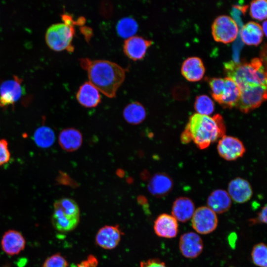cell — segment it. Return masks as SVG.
Instances as JSON below:
<instances>
[{"instance_id": "cell-1", "label": "cell", "mask_w": 267, "mask_h": 267, "mask_svg": "<svg viewBox=\"0 0 267 267\" xmlns=\"http://www.w3.org/2000/svg\"><path fill=\"white\" fill-rule=\"evenodd\" d=\"M82 68L88 73L89 82L106 96L113 98L124 82L126 70L108 60L88 58L80 59Z\"/></svg>"}, {"instance_id": "cell-2", "label": "cell", "mask_w": 267, "mask_h": 267, "mask_svg": "<svg viewBox=\"0 0 267 267\" xmlns=\"http://www.w3.org/2000/svg\"><path fill=\"white\" fill-rule=\"evenodd\" d=\"M185 128L191 139L200 149H204L225 135V126L222 116L213 117L195 113L191 116Z\"/></svg>"}, {"instance_id": "cell-3", "label": "cell", "mask_w": 267, "mask_h": 267, "mask_svg": "<svg viewBox=\"0 0 267 267\" xmlns=\"http://www.w3.org/2000/svg\"><path fill=\"white\" fill-rule=\"evenodd\" d=\"M224 70L240 89L249 85L267 86V73L262 61L258 58L249 62L229 61L224 63Z\"/></svg>"}, {"instance_id": "cell-4", "label": "cell", "mask_w": 267, "mask_h": 267, "mask_svg": "<svg viewBox=\"0 0 267 267\" xmlns=\"http://www.w3.org/2000/svg\"><path fill=\"white\" fill-rule=\"evenodd\" d=\"M51 221L53 227L60 232H69L75 229L80 221V209L72 199L63 198L53 205Z\"/></svg>"}, {"instance_id": "cell-5", "label": "cell", "mask_w": 267, "mask_h": 267, "mask_svg": "<svg viewBox=\"0 0 267 267\" xmlns=\"http://www.w3.org/2000/svg\"><path fill=\"white\" fill-rule=\"evenodd\" d=\"M213 98L222 107H235L240 95V89L229 77L214 78L209 81Z\"/></svg>"}, {"instance_id": "cell-6", "label": "cell", "mask_w": 267, "mask_h": 267, "mask_svg": "<svg viewBox=\"0 0 267 267\" xmlns=\"http://www.w3.org/2000/svg\"><path fill=\"white\" fill-rule=\"evenodd\" d=\"M74 34V25L65 22L54 24L46 30L45 42L48 47L54 51H73L72 42Z\"/></svg>"}, {"instance_id": "cell-7", "label": "cell", "mask_w": 267, "mask_h": 267, "mask_svg": "<svg viewBox=\"0 0 267 267\" xmlns=\"http://www.w3.org/2000/svg\"><path fill=\"white\" fill-rule=\"evenodd\" d=\"M266 98L267 86L249 85L240 89V95L235 107L247 113L259 107Z\"/></svg>"}, {"instance_id": "cell-8", "label": "cell", "mask_w": 267, "mask_h": 267, "mask_svg": "<svg viewBox=\"0 0 267 267\" xmlns=\"http://www.w3.org/2000/svg\"><path fill=\"white\" fill-rule=\"evenodd\" d=\"M238 31L236 22L228 15L219 16L212 26V33L214 40L224 44L233 42L236 38Z\"/></svg>"}, {"instance_id": "cell-9", "label": "cell", "mask_w": 267, "mask_h": 267, "mask_svg": "<svg viewBox=\"0 0 267 267\" xmlns=\"http://www.w3.org/2000/svg\"><path fill=\"white\" fill-rule=\"evenodd\" d=\"M193 228L201 234H207L214 231L218 223L217 214L207 206L197 208L191 218Z\"/></svg>"}, {"instance_id": "cell-10", "label": "cell", "mask_w": 267, "mask_h": 267, "mask_svg": "<svg viewBox=\"0 0 267 267\" xmlns=\"http://www.w3.org/2000/svg\"><path fill=\"white\" fill-rule=\"evenodd\" d=\"M217 150L220 156L227 161H233L242 157L246 151L245 147L240 139L226 135L220 139Z\"/></svg>"}, {"instance_id": "cell-11", "label": "cell", "mask_w": 267, "mask_h": 267, "mask_svg": "<svg viewBox=\"0 0 267 267\" xmlns=\"http://www.w3.org/2000/svg\"><path fill=\"white\" fill-rule=\"evenodd\" d=\"M203 243L200 236L194 232L182 234L179 241V249L182 256L188 259L199 256L203 250Z\"/></svg>"}, {"instance_id": "cell-12", "label": "cell", "mask_w": 267, "mask_h": 267, "mask_svg": "<svg viewBox=\"0 0 267 267\" xmlns=\"http://www.w3.org/2000/svg\"><path fill=\"white\" fill-rule=\"evenodd\" d=\"M21 80L14 76L0 85V106H7L16 102L23 92Z\"/></svg>"}, {"instance_id": "cell-13", "label": "cell", "mask_w": 267, "mask_h": 267, "mask_svg": "<svg viewBox=\"0 0 267 267\" xmlns=\"http://www.w3.org/2000/svg\"><path fill=\"white\" fill-rule=\"evenodd\" d=\"M122 234L118 225H105L97 231L95 241L101 248L111 250L119 244Z\"/></svg>"}, {"instance_id": "cell-14", "label": "cell", "mask_w": 267, "mask_h": 267, "mask_svg": "<svg viewBox=\"0 0 267 267\" xmlns=\"http://www.w3.org/2000/svg\"><path fill=\"white\" fill-rule=\"evenodd\" d=\"M152 44L151 40L141 37L134 36L124 42L123 49L125 54L133 60L142 59L148 47Z\"/></svg>"}, {"instance_id": "cell-15", "label": "cell", "mask_w": 267, "mask_h": 267, "mask_svg": "<svg viewBox=\"0 0 267 267\" xmlns=\"http://www.w3.org/2000/svg\"><path fill=\"white\" fill-rule=\"evenodd\" d=\"M227 193L231 199L234 202L243 203L251 199L253 190L247 180L241 178H236L229 182Z\"/></svg>"}, {"instance_id": "cell-16", "label": "cell", "mask_w": 267, "mask_h": 267, "mask_svg": "<svg viewBox=\"0 0 267 267\" xmlns=\"http://www.w3.org/2000/svg\"><path fill=\"white\" fill-rule=\"evenodd\" d=\"M178 223L172 216L166 213L160 215L154 223V230L157 235L166 238L175 237L178 233Z\"/></svg>"}, {"instance_id": "cell-17", "label": "cell", "mask_w": 267, "mask_h": 267, "mask_svg": "<svg viewBox=\"0 0 267 267\" xmlns=\"http://www.w3.org/2000/svg\"><path fill=\"white\" fill-rule=\"evenodd\" d=\"M26 241L22 234L15 230H8L2 236L1 246L2 250L7 255L18 254L24 249Z\"/></svg>"}, {"instance_id": "cell-18", "label": "cell", "mask_w": 267, "mask_h": 267, "mask_svg": "<svg viewBox=\"0 0 267 267\" xmlns=\"http://www.w3.org/2000/svg\"><path fill=\"white\" fill-rule=\"evenodd\" d=\"M173 187V180L168 175L158 173L154 175L150 179L148 189L153 196L161 197L168 194Z\"/></svg>"}, {"instance_id": "cell-19", "label": "cell", "mask_w": 267, "mask_h": 267, "mask_svg": "<svg viewBox=\"0 0 267 267\" xmlns=\"http://www.w3.org/2000/svg\"><path fill=\"white\" fill-rule=\"evenodd\" d=\"M181 74L188 81L196 82L202 79L205 72L202 60L197 57H190L185 59L181 66Z\"/></svg>"}, {"instance_id": "cell-20", "label": "cell", "mask_w": 267, "mask_h": 267, "mask_svg": "<svg viewBox=\"0 0 267 267\" xmlns=\"http://www.w3.org/2000/svg\"><path fill=\"white\" fill-rule=\"evenodd\" d=\"M78 101L86 107H94L101 101L99 91L89 81L82 85L76 94Z\"/></svg>"}, {"instance_id": "cell-21", "label": "cell", "mask_w": 267, "mask_h": 267, "mask_svg": "<svg viewBox=\"0 0 267 267\" xmlns=\"http://www.w3.org/2000/svg\"><path fill=\"white\" fill-rule=\"evenodd\" d=\"M195 210L194 203L190 198L180 197L173 204L172 215L178 222H185L192 218Z\"/></svg>"}, {"instance_id": "cell-22", "label": "cell", "mask_w": 267, "mask_h": 267, "mask_svg": "<svg viewBox=\"0 0 267 267\" xmlns=\"http://www.w3.org/2000/svg\"><path fill=\"white\" fill-rule=\"evenodd\" d=\"M207 207L217 214H222L227 211L231 207V199L227 192L223 189L214 190L209 195Z\"/></svg>"}, {"instance_id": "cell-23", "label": "cell", "mask_w": 267, "mask_h": 267, "mask_svg": "<svg viewBox=\"0 0 267 267\" xmlns=\"http://www.w3.org/2000/svg\"><path fill=\"white\" fill-rule=\"evenodd\" d=\"M58 141L63 150L73 152L81 147L83 142V136L79 130L72 128H67L60 132Z\"/></svg>"}, {"instance_id": "cell-24", "label": "cell", "mask_w": 267, "mask_h": 267, "mask_svg": "<svg viewBox=\"0 0 267 267\" xmlns=\"http://www.w3.org/2000/svg\"><path fill=\"white\" fill-rule=\"evenodd\" d=\"M240 35L243 42L246 44L257 45L261 43L264 33L259 24L250 21L243 26Z\"/></svg>"}, {"instance_id": "cell-25", "label": "cell", "mask_w": 267, "mask_h": 267, "mask_svg": "<svg viewBox=\"0 0 267 267\" xmlns=\"http://www.w3.org/2000/svg\"><path fill=\"white\" fill-rule=\"evenodd\" d=\"M146 115L144 106L138 102H133L127 105L123 111V116L129 123L137 125L142 122Z\"/></svg>"}, {"instance_id": "cell-26", "label": "cell", "mask_w": 267, "mask_h": 267, "mask_svg": "<svg viewBox=\"0 0 267 267\" xmlns=\"http://www.w3.org/2000/svg\"><path fill=\"white\" fill-rule=\"evenodd\" d=\"M138 29L136 21L133 18L126 17L122 18L118 22L116 29L118 34L123 38H129L134 36Z\"/></svg>"}, {"instance_id": "cell-27", "label": "cell", "mask_w": 267, "mask_h": 267, "mask_svg": "<svg viewBox=\"0 0 267 267\" xmlns=\"http://www.w3.org/2000/svg\"><path fill=\"white\" fill-rule=\"evenodd\" d=\"M34 139L38 146L42 147H48L54 142V134L49 128L42 127L35 132Z\"/></svg>"}, {"instance_id": "cell-28", "label": "cell", "mask_w": 267, "mask_h": 267, "mask_svg": "<svg viewBox=\"0 0 267 267\" xmlns=\"http://www.w3.org/2000/svg\"><path fill=\"white\" fill-rule=\"evenodd\" d=\"M194 108L196 113L209 116L214 111V103L208 96L200 95L196 98Z\"/></svg>"}, {"instance_id": "cell-29", "label": "cell", "mask_w": 267, "mask_h": 267, "mask_svg": "<svg viewBox=\"0 0 267 267\" xmlns=\"http://www.w3.org/2000/svg\"><path fill=\"white\" fill-rule=\"evenodd\" d=\"M252 262L259 267H267V248L264 243L256 244L251 252Z\"/></svg>"}, {"instance_id": "cell-30", "label": "cell", "mask_w": 267, "mask_h": 267, "mask_svg": "<svg viewBox=\"0 0 267 267\" xmlns=\"http://www.w3.org/2000/svg\"><path fill=\"white\" fill-rule=\"evenodd\" d=\"M267 1L256 0L250 3V14L254 19L263 20L266 19L267 13Z\"/></svg>"}, {"instance_id": "cell-31", "label": "cell", "mask_w": 267, "mask_h": 267, "mask_svg": "<svg viewBox=\"0 0 267 267\" xmlns=\"http://www.w3.org/2000/svg\"><path fill=\"white\" fill-rule=\"evenodd\" d=\"M43 267H68V264L63 256L59 253H56L45 260Z\"/></svg>"}, {"instance_id": "cell-32", "label": "cell", "mask_w": 267, "mask_h": 267, "mask_svg": "<svg viewBox=\"0 0 267 267\" xmlns=\"http://www.w3.org/2000/svg\"><path fill=\"white\" fill-rule=\"evenodd\" d=\"M10 158L7 141L4 139H0V166L7 163Z\"/></svg>"}, {"instance_id": "cell-33", "label": "cell", "mask_w": 267, "mask_h": 267, "mask_svg": "<svg viewBox=\"0 0 267 267\" xmlns=\"http://www.w3.org/2000/svg\"><path fill=\"white\" fill-rule=\"evenodd\" d=\"M98 262L97 259L93 255H90L81 263L77 265L72 264L70 267H97Z\"/></svg>"}, {"instance_id": "cell-34", "label": "cell", "mask_w": 267, "mask_h": 267, "mask_svg": "<svg viewBox=\"0 0 267 267\" xmlns=\"http://www.w3.org/2000/svg\"><path fill=\"white\" fill-rule=\"evenodd\" d=\"M267 206L265 205L258 213L256 218L250 219L249 221L250 224L266 223L267 222Z\"/></svg>"}, {"instance_id": "cell-35", "label": "cell", "mask_w": 267, "mask_h": 267, "mask_svg": "<svg viewBox=\"0 0 267 267\" xmlns=\"http://www.w3.org/2000/svg\"><path fill=\"white\" fill-rule=\"evenodd\" d=\"M140 267H167L163 262L158 259H149L141 262Z\"/></svg>"}, {"instance_id": "cell-36", "label": "cell", "mask_w": 267, "mask_h": 267, "mask_svg": "<svg viewBox=\"0 0 267 267\" xmlns=\"http://www.w3.org/2000/svg\"><path fill=\"white\" fill-rule=\"evenodd\" d=\"M180 141L183 144L188 143L192 141L190 133L186 128L180 135Z\"/></svg>"}, {"instance_id": "cell-37", "label": "cell", "mask_w": 267, "mask_h": 267, "mask_svg": "<svg viewBox=\"0 0 267 267\" xmlns=\"http://www.w3.org/2000/svg\"><path fill=\"white\" fill-rule=\"evenodd\" d=\"M80 30L86 40L87 41H89L92 35V29L88 26H82L80 27Z\"/></svg>"}, {"instance_id": "cell-38", "label": "cell", "mask_w": 267, "mask_h": 267, "mask_svg": "<svg viewBox=\"0 0 267 267\" xmlns=\"http://www.w3.org/2000/svg\"><path fill=\"white\" fill-rule=\"evenodd\" d=\"M267 21L265 20V21L263 23V25L262 27L263 33L265 34V36H266L267 35Z\"/></svg>"}]
</instances>
